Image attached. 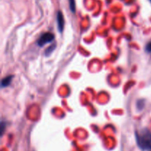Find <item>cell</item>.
<instances>
[{"label": "cell", "instance_id": "ba28073f", "mask_svg": "<svg viewBox=\"0 0 151 151\" xmlns=\"http://www.w3.org/2000/svg\"><path fill=\"white\" fill-rule=\"evenodd\" d=\"M146 51H147V52L151 53V41L146 45Z\"/></svg>", "mask_w": 151, "mask_h": 151}, {"label": "cell", "instance_id": "9c48e42d", "mask_svg": "<svg viewBox=\"0 0 151 151\" xmlns=\"http://www.w3.org/2000/svg\"><path fill=\"white\" fill-rule=\"evenodd\" d=\"M150 2H151V0H150Z\"/></svg>", "mask_w": 151, "mask_h": 151}, {"label": "cell", "instance_id": "277c9868", "mask_svg": "<svg viewBox=\"0 0 151 151\" xmlns=\"http://www.w3.org/2000/svg\"><path fill=\"white\" fill-rule=\"evenodd\" d=\"M12 79H13V76H11V75L6 77L4 79H2V81H1V87L8 86L10 84V83H11Z\"/></svg>", "mask_w": 151, "mask_h": 151}, {"label": "cell", "instance_id": "6da1fadb", "mask_svg": "<svg viewBox=\"0 0 151 151\" xmlns=\"http://www.w3.org/2000/svg\"><path fill=\"white\" fill-rule=\"evenodd\" d=\"M136 139L139 147L142 150H149L151 148V132L147 128L136 132Z\"/></svg>", "mask_w": 151, "mask_h": 151}, {"label": "cell", "instance_id": "8992f818", "mask_svg": "<svg viewBox=\"0 0 151 151\" xmlns=\"http://www.w3.org/2000/svg\"><path fill=\"white\" fill-rule=\"evenodd\" d=\"M137 109H139V110H142V109L144 108V106H145V101L143 100H139L138 102H137Z\"/></svg>", "mask_w": 151, "mask_h": 151}, {"label": "cell", "instance_id": "52a82bcc", "mask_svg": "<svg viewBox=\"0 0 151 151\" xmlns=\"http://www.w3.org/2000/svg\"><path fill=\"white\" fill-rule=\"evenodd\" d=\"M69 2H70V9L72 10V12H75V1H74V0H69Z\"/></svg>", "mask_w": 151, "mask_h": 151}, {"label": "cell", "instance_id": "5b68a950", "mask_svg": "<svg viewBox=\"0 0 151 151\" xmlns=\"http://www.w3.org/2000/svg\"><path fill=\"white\" fill-rule=\"evenodd\" d=\"M55 46H56L55 44H54V45H51L50 47H49L47 50H46L45 51L46 56H49L52 52H53V50L55 49Z\"/></svg>", "mask_w": 151, "mask_h": 151}, {"label": "cell", "instance_id": "3957f363", "mask_svg": "<svg viewBox=\"0 0 151 151\" xmlns=\"http://www.w3.org/2000/svg\"><path fill=\"white\" fill-rule=\"evenodd\" d=\"M57 22H58V31L62 32L63 27H64V19H63V13L60 11L58 12L57 14Z\"/></svg>", "mask_w": 151, "mask_h": 151}, {"label": "cell", "instance_id": "7a4b0ae2", "mask_svg": "<svg viewBox=\"0 0 151 151\" xmlns=\"http://www.w3.org/2000/svg\"><path fill=\"white\" fill-rule=\"evenodd\" d=\"M55 35L51 32H45L38 40V45L43 47L48 43L52 42L54 40Z\"/></svg>", "mask_w": 151, "mask_h": 151}]
</instances>
